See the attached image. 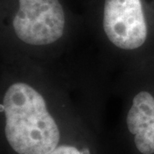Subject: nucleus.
Returning <instances> with one entry per match:
<instances>
[{
  "label": "nucleus",
  "mask_w": 154,
  "mask_h": 154,
  "mask_svg": "<svg viewBox=\"0 0 154 154\" xmlns=\"http://www.w3.org/2000/svg\"><path fill=\"white\" fill-rule=\"evenodd\" d=\"M9 9L13 31L26 44H53L64 33L67 17L61 0H12Z\"/></svg>",
  "instance_id": "obj_2"
},
{
  "label": "nucleus",
  "mask_w": 154,
  "mask_h": 154,
  "mask_svg": "<svg viewBox=\"0 0 154 154\" xmlns=\"http://www.w3.org/2000/svg\"><path fill=\"white\" fill-rule=\"evenodd\" d=\"M127 126L134 135V141L142 154L154 153V97L141 91L133 99L127 115Z\"/></svg>",
  "instance_id": "obj_4"
},
{
  "label": "nucleus",
  "mask_w": 154,
  "mask_h": 154,
  "mask_svg": "<svg viewBox=\"0 0 154 154\" xmlns=\"http://www.w3.org/2000/svg\"><path fill=\"white\" fill-rule=\"evenodd\" d=\"M49 154H82V152L75 146L64 145L57 147Z\"/></svg>",
  "instance_id": "obj_5"
},
{
  "label": "nucleus",
  "mask_w": 154,
  "mask_h": 154,
  "mask_svg": "<svg viewBox=\"0 0 154 154\" xmlns=\"http://www.w3.org/2000/svg\"><path fill=\"white\" fill-rule=\"evenodd\" d=\"M5 133L18 154H49L57 147L59 128L43 96L25 82L11 85L4 96Z\"/></svg>",
  "instance_id": "obj_1"
},
{
  "label": "nucleus",
  "mask_w": 154,
  "mask_h": 154,
  "mask_svg": "<svg viewBox=\"0 0 154 154\" xmlns=\"http://www.w3.org/2000/svg\"><path fill=\"white\" fill-rule=\"evenodd\" d=\"M154 0H102V27L108 39L122 50L138 49L146 42Z\"/></svg>",
  "instance_id": "obj_3"
},
{
  "label": "nucleus",
  "mask_w": 154,
  "mask_h": 154,
  "mask_svg": "<svg viewBox=\"0 0 154 154\" xmlns=\"http://www.w3.org/2000/svg\"><path fill=\"white\" fill-rule=\"evenodd\" d=\"M81 152H82V154H90V152L88 149H83L81 151Z\"/></svg>",
  "instance_id": "obj_6"
}]
</instances>
